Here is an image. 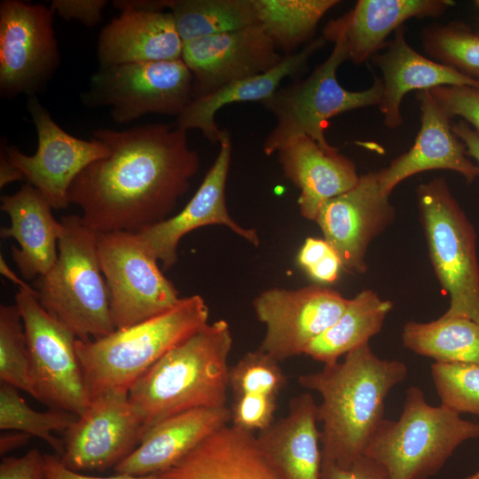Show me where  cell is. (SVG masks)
<instances>
[{
    "label": "cell",
    "mask_w": 479,
    "mask_h": 479,
    "mask_svg": "<svg viewBox=\"0 0 479 479\" xmlns=\"http://www.w3.org/2000/svg\"><path fill=\"white\" fill-rule=\"evenodd\" d=\"M92 137L109 153L76 177L68 201L82 210L84 224L96 232H137L169 218L199 170L187 130L175 123L98 129Z\"/></svg>",
    "instance_id": "1"
},
{
    "label": "cell",
    "mask_w": 479,
    "mask_h": 479,
    "mask_svg": "<svg viewBox=\"0 0 479 479\" xmlns=\"http://www.w3.org/2000/svg\"><path fill=\"white\" fill-rule=\"evenodd\" d=\"M406 376L404 363L380 358L369 344L319 372L300 375L299 384L321 397L317 416L323 459L348 467L364 456L385 419L388 394Z\"/></svg>",
    "instance_id": "2"
},
{
    "label": "cell",
    "mask_w": 479,
    "mask_h": 479,
    "mask_svg": "<svg viewBox=\"0 0 479 479\" xmlns=\"http://www.w3.org/2000/svg\"><path fill=\"white\" fill-rule=\"evenodd\" d=\"M232 335L224 319L208 323L151 366L129 389L145 433L175 414L226 406Z\"/></svg>",
    "instance_id": "3"
},
{
    "label": "cell",
    "mask_w": 479,
    "mask_h": 479,
    "mask_svg": "<svg viewBox=\"0 0 479 479\" xmlns=\"http://www.w3.org/2000/svg\"><path fill=\"white\" fill-rule=\"evenodd\" d=\"M200 294L181 297L169 310L98 339H76L75 351L90 399L128 391L161 357L208 323Z\"/></svg>",
    "instance_id": "4"
},
{
    "label": "cell",
    "mask_w": 479,
    "mask_h": 479,
    "mask_svg": "<svg viewBox=\"0 0 479 479\" xmlns=\"http://www.w3.org/2000/svg\"><path fill=\"white\" fill-rule=\"evenodd\" d=\"M58 257L50 271L35 282L42 307L82 341L98 339L116 328L109 294L97 251V232L82 216L60 220Z\"/></svg>",
    "instance_id": "5"
},
{
    "label": "cell",
    "mask_w": 479,
    "mask_h": 479,
    "mask_svg": "<svg viewBox=\"0 0 479 479\" xmlns=\"http://www.w3.org/2000/svg\"><path fill=\"white\" fill-rule=\"evenodd\" d=\"M479 437V423L440 404L430 405L415 386L406 390L397 420L384 419L365 456L380 464L388 479H429L464 442Z\"/></svg>",
    "instance_id": "6"
},
{
    "label": "cell",
    "mask_w": 479,
    "mask_h": 479,
    "mask_svg": "<svg viewBox=\"0 0 479 479\" xmlns=\"http://www.w3.org/2000/svg\"><path fill=\"white\" fill-rule=\"evenodd\" d=\"M322 36L334 45L327 59L306 78L279 87L261 104L276 118V124L263 142L266 155L277 153L288 141L307 136L326 150L335 148L326 138L329 119L349 111L379 106L382 95L381 79L364 90L350 91L336 78L338 67L349 52L344 35L329 22Z\"/></svg>",
    "instance_id": "7"
},
{
    "label": "cell",
    "mask_w": 479,
    "mask_h": 479,
    "mask_svg": "<svg viewBox=\"0 0 479 479\" xmlns=\"http://www.w3.org/2000/svg\"><path fill=\"white\" fill-rule=\"evenodd\" d=\"M418 206L436 275L450 296L444 317L479 324V264L474 226L446 181L434 178L417 187Z\"/></svg>",
    "instance_id": "8"
},
{
    "label": "cell",
    "mask_w": 479,
    "mask_h": 479,
    "mask_svg": "<svg viewBox=\"0 0 479 479\" xmlns=\"http://www.w3.org/2000/svg\"><path fill=\"white\" fill-rule=\"evenodd\" d=\"M25 329L34 397L50 408L82 416L89 397L75 351V335L39 303L35 289L15 295Z\"/></svg>",
    "instance_id": "9"
},
{
    "label": "cell",
    "mask_w": 479,
    "mask_h": 479,
    "mask_svg": "<svg viewBox=\"0 0 479 479\" xmlns=\"http://www.w3.org/2000/svg\"><path fill=\"white\" fill-rule=\"evenodd\" d=\"M97 251L116 329L158 316L180 301L178 291L136 232H97Z\"/></svg>",
    "instance_id": "10"
},
{
    "label": "cell",
    "mask_w": 479,
    "mask_h": 479,
    "mask_svg": "<svg viewBox=\"0 0 479 479\" xmlns=\"http://www.w3.org/2000/svg\"><path fill=\"white\" fill-rule=\"evenodd\" d=\"M192 98L193 77L182 59L100 67L82 96L88 107H109L118 123L148 114L177 117Z\"/></svg>",
    "instance_id": "11"
},
{
    "label": "cell",
    "mask_w": 479,
    "mask_h": 479,
    "mask_svg": "<svg viewBox=\"0 0 479 479\" xmlns=\"http://www.w3.org/2000/svg\"><path fill=\"white\" fill-rule=\"evenodd\" d=\"M53 12L20 0L0 3V94L34 96L54 75L60 53Z\"/></svg>",
    "instance_id": "12"
},
{
    "label": "cell",
    "mask_w": 479,
    "mask_h": 479,
    "mask_svg": "<svg viewBox=\"0 0 479 479\" xmlns=\"http://www.w3.org/2000/svg\"><path fill=\"white\" fill-rule=\"evenodd\" d=\"M27 109L36 129L37 150L35 154L27 155L4 142L7 156L52 208H66L74 180L88 165L106 157L109 149L95 137L85 140L67 133L55 122L35 95L28 97Z\"/></svg>",
    "instance_id": "13"
},
{
    "label": "cell",
    "mask_w": 479,
    "mask_h": 479,
    "mask_svg": "<svg viewBox=\"0 0 479 479\" xmlns=\"http://www.w3.org/2000/svg\"><path fill=\"white\" fill-rule=\"evenodd\" d=\"M348 302L339 292L318 285L264 290L253 302L256 318L265 326L259 349L279 362L304 354L340 318Z\"/></svg>",
    "instance_id": "14"
},
{
    "label": "cell",
    "mask_w": 479,
    "mask_h": 479,
    "mask_svg": "<svg viewBox=\"0 0 479 479\" xmlns=\"http://www.w3.org/2000/svg\"><path fill=\"white\" fill-rule=\"evenodd\" d=\"M144 435L129 392L108 391L91 399L85 412L65 431L60 459L77 472H103L127 458Z\"/></svg>",
    "instance_id": "15"
},
{
    "label": "cell",
    "mask_w": 479,
    "mask_h": 479,
    "mask_svg": "<svg viewBox=\"0 0 479 479\" xmlns=\"http://www.w3.org/2000/svg\"><path fill=\"white\" fill-rule=\"evenodd\" d=\"M389 198L381 189L379 172H369L352 188L320 207L315 222L346 271H366L368 246L395 217Z\"/></svg>",
    "instance_id": "16"
},
{
    "label": "cell",
    "mask_w": 479,
    "mask_h": 479,
    "mask_svg": "<svg viewBox=\"0 0 479 479\" xmlns=\"http://www.w3.org/2000/svg\"><path fill=\"white\" fill-rule=\"evenodd\" d=\"M219 153L197 192L175 216L136 232L146 250L160 261L162 270L177 261L179 242L187 233L207 225H223L255 246L260 242L255 229L244 228L229 215L225 186L232 157L231 137L224 130Z\"/></svg>",
    "instance_id": "17"
},
{
    "label": "cell",
    "mask_w": 479,
    "mask_h": 479,
    "mask_svg": "<svg viewBox=\"0 0 479 479\" xmlns=\"http://www.w3.org/2000/svg\"><path fill=\"white\" fill-rule=\"evenodd\" d=\"M283 57L263 27L256 24L185 43L181 59L192 75L196 98L265 73Z\"/></svg>",
    "instance_id": "18"
},
{
    "label": "cell",
    "mask_w": 479,
    "mask_h": 479,
    "mask_svg": "<svg viewBox=\"0 0 479 479\" xmlns=\"http://www.w3.org/2000/svg\"><path fill=\"white\" fill-rule=\"evenodd\" d=\"M416 98L421 111V124L413 145L378 171L381 189L389 197L403 180L423 171L452 170L462 175L467 183L479 176V165L467 157L465 145L453 132L450 118L429 90L418 91Z\"/></svg>",
    "instance_id": "19"
},
{
    "label": "cell",
    "mask_w": 479,
    "mask_h": 479,
    "mask_svg": "<svg viewBox=\"0 0 479 479\" xmlns=\"http://www.w3.org/2000/svg\"><path fill=\"white\" fill-rule=\"evenodd\" d=\"M230 420L227 405L196 408L170 416L149 428L137 447L114 471L134 476L158 475L227 426Z\"/></svg>",
    "instance_id": "20"
},
{
    "label": "cell",
    "mask_w": 479,
    "mask_h": 479,
    "mask_svg": "<svg viewBox=\"0 0 479 479\" xmlns=\"http://www.w3.org/2000/svg\"><path fill=\"white\" fill-rule=\"evenodd\" d=\"M98 42L100 67L180 59L184 43L166 11L120 9Z\"/></svg>",
    "instance_id": "21"
},
{
    "label": "cell",
    "mask_w": 479,
    "mask_h": 479,
    "mask_svg": "<svg viewBox=\"0 0 479 479\" xmlns=\"http://www.w3.org/2000/svg\"><path fill=\"white\" fill-rule=\"evenodd\" d=\"M372 59L382 74V95L378 106L384 125L389 129L402 124L400 106L411 90H426L443 85L479 89L478 80L416 51L407 43L404 27L397 28L382 52L376 53Z\"/></svg>",
    "instance_id": "22"
},
{
    "label": "cell",
    "mask_w": 479,
    "mask_h": 479,
    "mask_svg": "<svg viewBox=\"0 0 479 479\" xmlns=\"http://www.w3.org/2000/svg\"><path fill=\"white\" fill-rule=\"evenodd\" d=\"M318 404L309 392L294 397L287 413L255 436L280 479H320L322 451Z\"/></svg>",
    "instance_id": "23"
},
{
    "label": "cell",
    "mask_w": 479,
    "mask_h": 479,
    "mask_svg": "<svg viewBox=\"0 0 479 479\" xmlns=\"http://www.w3.org/2000/svg\"><path fill=\"white\" fill-rule=\"evenodd\" d=\"M277 153L286 177L300 190L301 215L310 221L326 201L352 188L360 177L354 162L337 147L324 149L307 136L288 141Z\"/></svg>",
    "instance_id": "24"
},
{
    "label": "cell",
    "mask_w": 479,
    "mask_h": 479,
    "mask_svg": "<svg viewBox=\"0 0 479 479\" xmlns=\"http://www.w3.org/2000/svg\"><path fill=\"white\" fill-rule=\"evenodd\" d=\"M0 209L6 213L10 225L1 227L2 239H14L11 255L20 272L27 279L43 276L55 263L62 230L52 215V207L31 185L1 197Z\"/></svg>",
    "instance_id": "25"
},
{
    "label": "cell",
    "mask_w": 479,
    "mask_h": 479,
    "mask_svg": "<svg viewBox=\"0 0 479 479\" xmlns=\"http://www.w3.org/2000/svg\"><path fill=\"white\" fill-rule=\"evenodd\" d=\"M159 479H280L260 451L255 436L227 425Z\"/></svg>",
    "instance_id": "26"
},
{
    "label": "cell",
    "mask_w": 479,
    "mask_h": 479,
    "mask_svg": "<svg viewBox=\"0 0 479 479\" xmlns=\"http://www.w3.org/2000/svg\"><path fill=\"white\" fill-rule=\"evenodd\" d=\"M326 42L323 36L313 39L301 50L286 54L276 67L265 73L233 82L193 98L177 116L175 124L187 131L197 129L212 144L220 143L224 130L217 127L215 116L222 107L234 103H261L280 87L285 78L302 74L310 57Z\"/></svg>",
    "instance_id": "27"
},
{
    "label": "cell",
    "mask_w": 479,
    "mask_h": 479,
    "mask_svg": "<svg viewBox=\"0 0 479 479\" xmlns=\"http://www.w3.org/2000/svg\"><path fill=\"white\" fill-rule=\"evenodd\" d=\"M452 5L449 0H358L329 23L344 35L349 59L362 64L382 50L388 36L406 20L438 17Z\"/></svg>",
    "instance_id": "28"
},
{
    "label": "cell",
    "mask_w": 479,
    "mask_h": 479,
    "mask_svg": "<svg viewBox=\"0 0 479 479\" xmlns=\"http://www.w3.org/2000/svg\"><path fill=\"white\" fill-rule=\"evenodd\" d=\"M393 304L374 291L362 290L349 299L340 318L305 349L317 362L329 365L365 344L381 330Z\"/></svg>",
    "instance_id": "29"
},
{
    "label": "cell",
    "mask_w": 479,
    "mask_h": 479,
    "mask_svg": "<svg viewBox=\"0 0 479 479\" xmlns=\"http://www.w3.org/2000/svg\"><path fill=\"white\" fill-rule=\"evenodd\" d=\"M405 348L438 363L479 365V324L466 318L441 316L421 323L409 321L403 326Z\"/></svg>",
    "instance_id": "30"
},
{
    "label": "cell",
    "mask_w": 479,
    "mask_h": 479,
    "mask_svg": "<svg viewBox=\"0 0 479 479\" xmlns=\"http://www.w3.org/2000/svg\"><path fill=\"white\" fill-rule=\"evenodd\" d=\"M183 43L259 24L253 0H169Z\"/></svg>",
    "instance_id": "31"
},
{
    "label": "cell",
    "mask_w": 479,
    "mask_h": 479,
    "mask_svg": "<svg viewBox=\"0 0 479 479\" xmlns=\"http://www.w3.org/2000/svg\"><path fill=\"white\" fill-rule=\"evenodd\" d=\"M258 23L276 48L294 53L312 41L324 15L338 0H253Z\"/></svg>",
    "instance_id": "32"
},
{
    "label": "cell",
    "mask_w": 479,
    "mask_h": 479,
    "mask_svg": "<svg viewBox=\"0 0 479 479\" xmlns=\"http://www.w3.org/2000/svg\"><path fill=\"white\" fill-rule=\"evenodd\" d=\"M17 388L0 383V428L24 432L47 443L59 457L64 453V440L52 435L53 431H66L77 419L75 414L51 408L39 412L31 408Z\"/></svg>",
    "instance_id": "33"
},
{
    "label": "cell",
    "mask_w": 479,
    "mask_h": 479,
    "mask_svg": "<svg viewBox=\"0 0 479 479\" xmlns=\"http://www.w3.org/2000/svg\"><path fill=\"white\" fill-rule=\"evenodd\" d=\"M431 59L479 81V34L462 22L430 24L421 32Z\"/></svg>",
    "instance_id": "34"
},
{
    "label": "cell",
    "mask_w": 479,
    "mask_h": 479,
    "mask_svg": "<svg viewBox=\"0 0 479 479\" xmlns=\"http://www.w3.org/2000/svg\"><path fill=\"white\" fill-rule=\"evenodd\" d=\"M0 381L34 397L27 337L16 304L0 306Z\"/></svg>",
    "instance_id": "35"
},
{
    "label": "cell",
    "mask_w": 479,
    "mask_h": 479,
    "mask_svg": "<svg viewBox=\"0 0 479 479\" xmlns=\"http://www.w3.org/2000/svg\"><path fill=\"white\" fill-rule=\"evenodd\" d=\"M431 377L442 405L459 414L479 415L478 364L435 362Z\"/></svg>",
    "instance_id": "36"
},
{
    "label": "cell",
    "mask_w": 479,
    "mask_h": 479,
    "mask_svg": "<svg viewBox=\"0 0 479 479\" xmlns=\"http://www.w3.org/2000/svg\"><path fill=\"white\" fill-rule=\"evenodd\" d=\"M287 384L279 362L258 349L244 354L229 368L228 385L233 397L262 394L278 397Z\"/></svg>",
    "instance_id": "37"
},
{
    "label": "cell",
    "mask_w": 479,
    "mask_h": 479,
    "mask_svg": "<svg viewBox=\"0 0 479 479\" xmlns=\"http://www.w3.org/2000/svg\"><path fill=\"white\" fill-rule=\"evenodd\" d=\"M277 397L262 394L234 396L229 407L232 426L251 434L269 428L274 422Z\"/></svg>",
    "instance_id": "38"
},
{
    "label": "cell",
    "mask_w": 479,
    "mask_h": 479,
    "mask_svg": "<svg viewBox=\"0 0 479 479\" xmlns=\"http://www.w3.org/2000/svg\"><path fill=\"white\" fill-rule=\"evenodd\" d=\"M449 117L459 116L479 134V89L471 86L443 85L428 90Z\"/></svg>",
    "instance_id": "39"
},
{
    "label": "cell",
    "mask_w": 479,
    "mask_h": 479,
    "mask_svg": "<svg viewBox=\"0 0 479 479\" xmlns=\"http://www.w3.org/2000/svg\"><path fill=\"white\" fill-rule=\"evenodd\" d=\"M107 3L106 0H53L50 8L65 20H76L91 27L101 20Z\"/></svg>",
    "instance_id": "40"
},
{
    "label": "cell",
    "mask_w": 479,
    "mask_h": 479,
    "mask_svg": "<svg viewBox=\"0 0 479 479\" xmlns=\"http://www.w3.org/2000/svg\"><path fill=\"white\" fill-rule=\"evenodd\" d=\"M0 479H45L44 454L31 449L21 457L4 458Z\"/></svg>",
    "instance_id": "41"
},
{
    "label": "cell",
    "mask_w": 479,
    "mask_h": 479,
    "mask_svg": "<svg viewBox=\"0 0 479 479\" xmlns=\"http://www.w3.org/2000/svg\"><path fill=\"white\" fill-rule=\"evenodd\" d=\"M320 479H388L384 468L372 459L362 456L349 467H342L322 459Z\"/></svg>",
    "instance_id": "42"
},
{
    "label": "cell",
    "mask_w": 479,
    "mask_h": 479,
    "mask_svg": "<svg viewBox=\"0 0 479 479\" xmlns=\"http://www.w3.org/2000/svg\"><path fill=\"white\" fill-rule=\"evenodd\" d=\"M45 479H159L157 475L134 476L118 474L110 476L83 475L66 467L59 455L44 454Z\"/></svg>",
    "instance_id": "43"
},
{
    "label": "cell",
    "mask_w": 479,
    "mask_h": 479,
    "mask_svg": "<svg viewBox=\"0 0 479 479\" xmlns=\"http://www.w3.org/2000/svg\"><path fill=\"white\" fill-rule=\"evenodd\" d=\"M341 269H342L341 260L334 248H332L305 271L313 279L318 282L334 283L338 279Z\"/></svg>",
    "instance_id": "44"
},
{
    "label": "cell",
    "mask_w": 479,
    "mask_h": 479,
    "mask_svg": "<svg viewBox=\"0 0 479 479\" xmlns=\"http://www.w3.org/2000/svg\"><path fill=\"white\" fill-rule=\"evenodd\" d=\"M452 128L465 145L467 154L475 159L479 165V134L463 120L452 125Z\"/></svg>",
    "instance_id": "45"
},
{
    "label": "cell",
    "mask_w": 479,
    "mask_h": 479,
    "mask_svg": "<svg viewBox=\"0 0 479 479\" xmlns=\"http://www.w3.org/2000/svg\"><path fill=\"white\" fill-rule=\"evenodd\" d=\"M31 436L24 432L7 430L0 436V454L5 455L25 445Z\"/></svg>",
    "instance_id": "46"
},
{
    "label": "cell",
    "mask_w": 479,
    "mask_h": 479,
    "mask_svg": "<svg viewBox=\"0 0 479 479\" xmlns=\"http://www.w3.org/2000/svg\"><path fill=\"white\" fill-rule=\"evenodd\" d=\"M24 179L22 174L10 161L4 145H1L0 153V187L3 188L6 185L14 181Z\"/></svg>",
    "instance_id": "47"
},
{
    "label": "cell",
    "mask_w": 479,
    "mask_h": 479,
    "mask_svg": "<svg viewBox=\"0 0 479 479\" xmlns=\"http://www.w3.org/2000/svg\"><path fill=\"white\" fill-rule=\"evenodd\" d=\"M0 271L2 275L9 279L11 281L18 285L19 288H23L27 290H32V288L28 284H27L25 281H23L20 278L17 276V274L8 266L5 260L3 258V255L0 256Z\"/></svg>",
    "instance_id": "48"
},
{
    "label": "cell",
    "mask_w": 479,
    "mask_h": 479,
    "mask_svg": "<svg viewBox=\"0 0 479 479\" xmlns=\"http://www.w3.org/2000/svg\"><path fill=\"white\" fill-rule=\"evenodd\" d=\"M467 479H479V473H477V474H475V475H472V476H470V477H468Z\"/></svg>",
    "instance_id": "49"
},
{
    "label": "cell",
    "mask_w": 479,
    "mask_h": 479,
    "mask_svg": "<svg viewBox=\"0 0 479 479\" xmlns=\"http://www.w3.org/2000/svg\"><path fill=\"white\" fill-rule=\"evenodd\" d=\"M475 4L479 7V0L475 1Z\"/></svg>",
    "instance_id": "50"
}]
</instances>
